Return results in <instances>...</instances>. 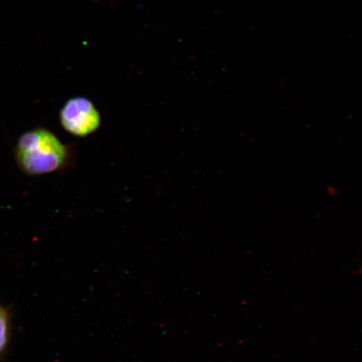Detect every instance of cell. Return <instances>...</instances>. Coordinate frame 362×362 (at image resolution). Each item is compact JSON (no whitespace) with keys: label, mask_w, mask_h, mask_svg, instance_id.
Wrapping results in <instances>:
<instances>
[{"label":"cell","mask_w":362,"mask_h":362,"mask_svg":"<svg viewBox=\"0 0 362 362\" xmlns=\"http://www.w3.org/2000/svg\"><path fill=\"white\" fill-rule=\"evenodd\" d=\"M69 148L55 134L36 128L23 134L15 146V158L23 173L37 176L52 173L66 166Z\"/></svg>","instance_id":"cell-1"},{"label":"cell","mask_w":362,"mask_h":362,"mask_svg":"<svg viewBox=\"0 0 362 362\" xmlns=\"http://www.w3.org/2000/svg\"><path fill=\"white\" fill-rule=\"evenodd\" d=\"M60 122L68 134L84 138L100 128L101 116L92 102L78 97L70 99L63 106Z\"/></svg>","instance_id":"cell-2"},{"label":"cell","mask_w":362,"mask_h":362,"mask_svg":"<svg viewBox=\"0 0 362 362\" xmlns=\"http://www.w3.org/2000/svg\"><path fill=\"white\" fill-rule=\"evenodd\" d=\"M8 334H10V320L6 310L0 307V355L7 346Z\"/></svg>","instance_id":"cell-3"}]
</instances>
